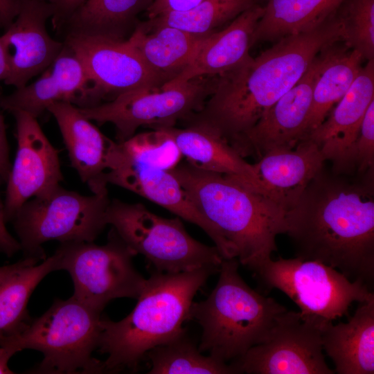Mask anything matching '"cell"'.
<instances>
[{
  "instance_id": "8d00e7d4",
  "label": "cell",
  "mask_w": 374,
  "mask_h": 374,
  "mask_svg": "<svg viewBox=\"0 0 374 374\" xmlns=\"http://www.w3.org/2000/svg\"><path fill=\"white\" fill-rule=\"evenodd\" d=\"M53 8L55 25L66 21L86 0H48Z\"/></svg>"
},
{
  "instance_id": "484cf974",
  "label": "cell",
  "mask_w": 374,
  "mask_h": 374,
  "mask_svg": "<svg viewBox=\"0 0 374 374\" xmlns=\"http://www.w3.org/2000/svg\"><path fill=\"white\" fill-rule=\"evenodd\" d=\"M206 37L170 26L144 29L136 25L127 40L166 84L190 64Z\"/></svg>"
},
{
  "instance_id": "cb8c5ba5",
  "label": "cell",
  "mask_w": 374,
  "mask_h": 374,
  "mask_svg": "<svg viewBox=\"0 0 374 374\" xmlns=\"http://www.w3.org/2000/svg\"><path fill=\"white\" fill-rule=\"evenodd\" d=\"M162 128L172 136L190 164L206 171L227 175L259 191L253 165L220 136L196 126Z\"/></svg>"
},
{
  "instance_id": "6da1fadb",
  "label": "cell",
  "mask_w": 374,
  "mask_h": 374,
  "mask_svg": "<svg viewBox=\"0 0 374 374\" xmlns=\"http://www.w3.org/2000/svg\"><path fill=\"white\" fill-rule=\"evenodd\" d=\"M296 257L329 265L371 290L374 283V170L348 175L325 167L286 213Z\"/></svg>"
},
{
  "instance_id": "9a60e30c",
  "label": "cell",
  "mask_w": 374,
  "mask_h": 374,
  "mask_svg": "<svg viewBox=\"0 0 374 374\" xmlns=\"http://www.w3.org/2000/svg\"><path fill=\"white\" fill-rule=\"evenodd\" d=\"M50 2L19 0V10L1 37L9 52V71L4 82L16 89L52 64L64 44L53 39L46 28L53 15Z\"/></svg>"
},
{
  "instance_id": "7c38bea8",
  "label": "cell",
  "mask_w": 374,
  "mask_h": 374,
  "mask_svg": "<svg viewBox=\"0 0 374 374\" xmlns=\"http://www.w3.org/2000/svg\"><path fill=\"white\" fill-rule=\"evenodd\" d=\"M236 373L334 374L325 360L322 330L299 312L281 313L261 344L231 362Z\"/></svg>"
},
{
  "instance_id": "5b68a950",
  "label": "cell",
  "mask_w": 374,
  "mask_h": 374,
  "mask_svg": "<svg viewBox=\"0 0 374 374\" xmlns=\"http://www.w3.org/2000/svg\"><path fill=\"white\" fill-rule=\"evenodd\" d=\"M239 264L236 258L223 259L215 287L190 310V320L202 330L199 350L226 363L262 343L287 310L249 286L238 272Z\"/></svg>"
},
{
  "instance_id": "9c48e42d",
  "label": "cell",
  "mask_w": 374,
  "mask_h": 374,
  "mask_svg": "<svg viewBox=\"0 0 374 374\" xmlns=\"http://www.w3.org/2000/svg\"><path fill=\"white\" fill-rule=\"evenodd\" d=\"M109 202L108 191L84 196L59 185L28 200L11 222L26 256L44 260L47 241L93 242L107 225Z\"/></svg>"
},
{
  "instance_id": "f35d334b",
  "label": "cell",
  "mask_w": 374,
  "mask_h": 374,
  "mask_svg": "<svg viewBox=\"0 0 374 374\" xmlns=\"http://www.w3.org/2000/svg\"><path fill=\"white\" fill-rule=\"evenodd\" d=\"M39 260L36 257L26 256L24 260L15 264L0 267V289L15 273L24 267L36 265Z\"/></svg>"
},
{
  "instance_id": "74e56055",
  "label": "cell",
  "mask_w": 374,
  "mask_h": 374,
  "mask_svg": "<svg viewBox=\"0 0 374 374\" xmlns=\"http://www.w3.org/2000/svg\"><path fill=\"white\" fill-rule=\"evenodd\" d=\"M12 165L9 159V147L6 138V125L3 116L0 114V177L7 182Z\"/></svg>"
},
{
  "instance_id": "4fadbf2b",
  "label": "cell",
  "mask_w": 374,
  "mask_h": 374,
  "mask_svg": "<svg viewBox=\"0 0 374 374\" xmlns=\"http://www.w3.org/2000/svg\"><path fill=\"white\" fill-rule=\"evenodd\" d=\"M64 44L80 60L87 74L90 89L86 107L132 90L161 88L165 84L127 39L69 33Z\"/></svg>"
},
{
  "instance_id": "d590c367",
  "label": "cell",
  "mask_w": 374,
  "mask_h": 374,
  "mask_svg": "<svg viewBox=\"0 0 374 374\" xmlns=\"http://www.w3.org/2000/svg\"><path fill=\"white\" fill-rule=\"evenodd\" d=\"M2 183H3V181L0 177V185ZM6 224L4 204L0 196V252L10 257L21 249V248L19 242L14 238L7 230Z\"/></svg>"
},
{
  "instance_id": "f1b7e54d",
  "label": "cell",
  "mask_w": 374,
  "mask_h": 374,
  "mask_svg": "<svg viewBox=\"0 0 374 374\" xmlns=\"http://www.w3.org/2000/svg\"><path fill=\"white\" fill-rule=\"evenodd\" d=\"M149 374H236L233 367L211 356H205L184 332L172 340L147 352Z\"/></svg>"
},
{
  "instance_id": "f546056e",
  "label": "cell",
  "mask_w": 374,
  "mask_h": 374,
  "mask_svg": "<svg viewBox=\"0 0 374 374\" xmlns=\"http://www.w3.org/2000/svg\"><path fill=\"white\" fill-rule=\"evenodd\" d=\"M57 271L55 255L39 265L23 267L0 289V337L19 332L31 321L26 306L38 283L51 271Z\"/></svg>"
},
{
  "instance_id": "e575fe53",
  "label": "cell",
  "mask_w": 374,
  "mask_h": 374,
  "mask_svg": "<svg viewBox=\"0 0 374 374\" xmlns=\"http://www.w3.org/2000/svg\"><path fill=\"white\" fill-rule=\"evenodd\" d=\"M204 0H153L147 9L148 19L174 12L188 10Z\"/></svg>"
},
{
  "instance_id": "8992f818",
  "label": "cell",
  "mask_w": 374,
  "mask_h": 374,
  "mask_svg": "<svg viewBox=\"0 0 374 374\" xmlns=\"http://www.w3.org/2000/svg\"><path fill=\"white\" fill-rule=\"evenodd\" d=\"M101 312L71 296L56 299L41 317L14 334L0 337V346L17 352L34 349L44 359L33 370L39 373H100L103 362L92 356L102 330Z\"/></svg>"
},
{
  "instance_id": "ee69618b",
  "label": "cell",
  "mask_w": 374,
  "mask_h": 374,
  "mask_svg": "<svg viewBox=\"0 0 374 374\" xmlns=\"http://www.w3.org/2000/svg\"><path fill=\"white\" fill-rule=\"evenodd\" d=\"M44 1H46V0H44Z\"/></svg>"
},
{
  "instance_id": "1f68e13d",
  "label": "cell",
  "mask_w": 374,
  "mask_h": 374,
  "mask_svg": "<svg viewBox=\"0 0 374 374\" xmlns=\"http://www.w3.org/2000/svg\"><path fill=\"white\" fill-rule=\"evenodd\" d=\"M118 143L121 152L128 159L168 171L175 168L183 157L172 136L162 127L134 134Z\"/></svg>"
},
{
  "instance_id": "277c9868",
  "label": "cell",
  "mask_w": 374,
  "mask_h": 374,
  "mask_svg": "<svg viewBox=\"0 0 374 374\" xmlns=\"http://www.w3.org/2000/svg\"><path fill=\"white\" fill-rule=\"evenodd\" d=\"M220 267L206 266L179 273L152 270L132 311L113 321L102 317L98 348L107 358L105 371H135L150 349L186 332L193 298Z\"/></svg>"
},
{
  "instance_id": "ba28073f",
  "label": "cell",
  "mask_w": 374,
  "mask_h": 374,
  "mask_svg": "<svg viewBox=\"0 0 374 374\" xmlns=\"http://www.w3.org/2000/svg\"><path fill=\"white\" fill-rule=\"evenodd\" d=\"M105 220L136 255L147 259L154 270L179 273L206 266L220 267L223 260L215 246H208L190 236L180 217H162L140 203L110 200Z\"/></svg>"
},
{
  "instance_id": "44dd1931",
  "label": "cell",
  "mask_w": 374,
  "mask_h": 374,
  "mask_svg": "<svg viewBox=\"0 0 374 374\" xmlns=\"http://www.w3.org/2000/svg\"><path fill=\"white\" fill-rule=\"evenodd\" d=\"M89 89L82 64L64 44L49 70L32 84L16 89L10 95L0 96V107L10 113L21 111L37 118L51 104L58 101L85 107Z\"/></svg>"
},
{
  "instance_id": "8fae6325",
  "label": "cell",
  "mask_w": 374,
  "mask_h": 374,
  "mask_svg": "<svg viewBox=\"0 0 374 374\" xmlns=\"http://www.w3.org/2000/svg\"><path fill=\"white\" fill-rule=\"evenodd\" d=\"M216 78L202 76L170 87L135 89L107 103L79 109L90 121L113 124L118 142H123L140 127L175 126L198 112L212 93Z\"/></svg>"
},
{
  "instance_id": "7402d4cb",
  "label": "cell",
  "mask_w": 374,
  "mask_h": 374,
  "mask_svg": "<svg viewBox=\"0 0 374 374\" xmlns=\"http://www.w3.org/2000/svg\"><path fill=\"white\" fill-rule=\"evenodd\" d=\"M264 8L253 5L224 29L207 36L190 64L161 87L177 85L202 76H217L236 67L251 55L249 50Z\"/></svg>"
},
{
  "instance_id": "603a6c76",
  "label": "cell",
  "mask_w": 374,
  "mask_h": 374,
  "mask_svg": "<svg viewBox=\"0 0 374 374\" xmlns=\"http://www.w3.org/2000/svg\"><path fill=\"white\" fill-rule=\"evenodd\" d=\"M323 352L335 373H374V299L359 303L348 322L328 324L322 330Z\"/></svg>"
},
{
  "instance_id": "60d3db41",
  "label": "cell",
  "mask_w": 374,
  "mask_h": 374,
  "mask_svg": "<svg viewBox=\"0 0 374 374\" xmlns=\"http://www.w3.org/2000/svg\"><path fill=\"white\" fill-rule=\"evenodd\" d=\"M15 348L8 346H0V374H12L14 372L8 367V362L17 353Z\"/></svg>"
},
{
  "instance_id": "4316f807",
  "label": "cell",
  "mask_w": 374,
  "mask_h": 374,
  "mask_svg": "<svg viewBox=\"0 0 374 374\" xmlns=\"http://www.w3.org/2000/svg\"><path fill=\"white\" fill-rule=\"evenodd\" d=\"M346 0H268L253 38L274 41L310 30L333 16Z\"/></svg>"
},
{
  "instance_id": "d6986e66",
  "label": "cell",
  "mask_w": 374,
  "mask_h": 374,
  "mask_svg": "<svg viewBox=\"0 0 374 374\" xmlns=\"http://www.w3.org/2000/svg\"><path fill=\"white\" fill-rule=\"evenodd\" d=\"M71 166L93 194L108 191L105 176L111 169L117 142L105 136L79 107L66 101L51 104Z\"/></svg>"
},
{
  "instance_id": "836d02e7",
  "label": "cell",
  "mask_w": 374,
  "mask_h": 374,
  "mask_svg": "<svg viewBox=\"0 0 374 374\" xmlns=\"http://www.w3.org/2000/svg\"><path fill=\"white\" fill-rule=\"evenodd\" d=\"M355 175L374 170V100L368 105L354 144Z\"/></svg>"
},
{
  "instance_id": "7bdbcfd3",
  "label": "cell",
  "mask_w": 374,
  "mask_h": 374,
  "mask_svg": "<svg viewBox=\"0 0 374 374\" xmlns=\"http://www.w3.org/2000/svg\"><path fill=\"white\" fill-rule=\"evenodd\" d=\"M1 26H3V25H2V24L1 22V21H0V27H1Z\"/></svg>"
},
{
  "instance_id": "5bb4252c",
  "label": "cell",
  "mask_w": 374,
  "mask_h": 374,
  "mask_svg": "<svg viewBox=\"0 0 374 374\" xmlns=\"http://www.w3.org/2000/svg\"><path fill=\"white\" fill-rule=\"evenodd\" d=\"M11 114L16 121L17 150L6 182V223L30 198L51 190L63 179L59 151L50 143L37 118L21 111Z\"/></svg>"
},
{
  "instance_id": "4dcf8cb0",
  "label": "cell",
  "mask_w": 374,
  "mask_h": 374,
  "mask_svg": "<svg viewBox=\"0 0 374 374\" xmlns=\"http://www.w3.org/2000/svg\"><path fill=\"white\" fill-rule=\"evenodd\" d=\"M255 4V0H204L188 10L161 15L137 25L144 29L170 26L206 37Z\"/></svg>"
},
{
  "instance_id": "ac0fdd59",
  "label": "cell",
  "mask_w": 374,
  "mask_h": 374,
  "mask_svg": "<svg viewBox=\"0 0 374 374\" xmlns=\"http://www.w3.org/2000/svg\"><path fill=\"white\" fill-rule=\"evenodd\" d=\"M105 181L138 194L195 224L210 237L218 249L220 240L217 231L170 171L128 159L121 152L118 143L112 168L105 175Z\"/></svg>"
},
{
  "instance_id": "d6a6232c",
  "label": "cell",
  "mask_w": 374,
  "mask_h": 374,
  "mask_svg": "<svg viewBox=\"0 0 374 374\" xmlns=\"http://www.w3.org/2000/svg\"><path fill=\"white\" fill-rule=\"evenodd\" d=\"M339 18L343 42L359 51L364 60L374 59V0H350Z\"/></svg>"
},
{
  "instance_id": "e0dca14e",
  "label": "cell",
  "mask_w": 374,
  "mask_h": 374,
  "mask_svg": "<svg viewBox=\"0 0 374 374\" xmlns=\"http://www.w3.org/2000/svg\"><path fill=\"white\" fill-rule=\"evenodd\" d=\"M317 68V55L300 80L247 133L240 155L260 159L271 150L293 148L304 139Z\"/></svg>"
},
{
  "instance_id": "30bf717a",
  "label": "cell",
  "mask_w": 374,
  "mask_h": 374,
  "mask_svg": "<svg viewBox=\"0 0 374 374\" xmlns=\"http://www.w3.org/2000/svg\"><path fill=\"white\" fill-rule=\"evenodd\" d=\"M57 270L67 271L73 280L76 300L102 312L112 300L137 299L146 279L134 268L136 253L112 228L104 245L93 242L61 243L54 253Z\"/></svg>"
},
{
  "instance_id": "d4e9b609",
  "label": "cell",
  "mask_w": 374,
  "mask_h": 374,
  "mask_svg": "<svg viewBox=\"0 0 374 374\" xmlns=\"http://www.w3.org/2000/svg\"><path fill=\"white\" fill-rule=\"evenodd\" d=\"M338 42L328 45L317 55L318 68L304 138L325 120L362 68L364 59L361 53L344 42V45H338Z\"/></svg>"
},
{
  "instance_id": "52a82bcc",
  "label": "cell",
  "mask_w": 374,
  "mask_h": 374,
  "mask_svg": "<svg viewBox=\"0 0 374 374\" xmlns=\"http://www.w3.org/2000/svg\"><path fill=\"white\" fill-rule=\"evenodd\" d=\"M266 290L277 289L299 308L301 317L323 330L338 318L348 316L355 303L374 299L365 284L350 280L323 262L297 257L267 260L253 271Z\"/></svg>"
},
{
  "instance_id": "ffe728a7",
  "label": "cell",
  "mask_w": 374,
  "mask_h": 374,
  "mask_svg": "<svg viewBox=\"0 0 374 374\" xmlns=\"http://www.w3.org/2000/svg\"><path fill=\"white\" fill-rule=\"evenodd\" d=\"M325 162L318 145L305 139L293 148L268 152L252 165L259 192L287 212L325 167Z\"/></svg>"
},
{
  "instance_id": "b9f144b4",
  "label": "cell",
  "mask_w": 374,
  "mask_h": 374,
  "mask_svg": "<svg viewBox=\"0 0 374 374\" xmlns=\"http://www.w3.org/2000/svg\"><path fill=\"white\" fill-rule=\"evenodd\" d=\"M9 71V52L0 36V80H5Z\"/></svg>"
},
{
  "instance_id": "3957f363",
  "label": "cell",
  "mask_w": 374,
  "mask_h": 374,
  "mask_svg": "<svg viewBox=\"0 0 374 374\" xmlns=\"http://www.w3.org/2000/svg\"><path fill=\"white\" fill-rule=\"evenodd\" d=\"M170 172L217 231L223 259L236 258L252 271L277 251L286 233V211L257 190L222 174L180 162Z\"/></svg>"
},
{
  "instance_id": "2e32d148",
  "label": "cell",
  "mask_w": 374,
  "mask_h": 374,
  "mask_svg": "<svg viewBox=\"0 0 374 374\" xmlns=\"http://www.w3.org/2000/svg\"><path fill=\"white\" fill-rule=\"evenodd\" d=\"M374 100V59L368 60L350 89L325 120L305 138L316 143L337 174L355 175L354 144L366 111Z\"/></svg>"
},
{
  "instance_id": "7a4b0ae2",
  "label": "cell",
  "mask_w": 374,
  "mask_h": 374,
  "mask_svg": "<svg viewBox=\"0 0 374 374\" xmlns=\"http://www.w3.org/2000/svg\"><path fill=\"white\" fill-rule=\"evenodd\" d=\"M343 30L339 17L333 15L310 30L279 39L256 57L217 75L201 109L184 121L186 126L215 133L238 153L247 133L300 80L317 54L343 41Z\"/></svg>"
},
{
  "instance_id": "83f0119b",
  "label": "cell",
  "mask_w": 374,
  "mask_h": 374,
  "mask_svg": "<svg viewBox=\"0 0 374 374\" xmlns=\"http://www.w3.org/2000/svg\"><path fill=\"white\" fill-rule=\"evenodd\" d=\"M152 1L86 0L66 20L69 33L127 39L137 25L136 17Z\"/></svg>"
},
{
  "instance_id": "ab89813d",
  "label": "cell",
  "mask_w": 374,
  "mask_h": 374,
  "mask_svg": "<svg viewBox=\"0 0 374 374\" xmlns=\"http://www.w3.org/2000/svg\"><path fill=\"white\" fill-rule=\"evenodd\" d=\"M19 10V0H0V21L5 28L16 17Z\"/></svg>"
}]
</instances>
